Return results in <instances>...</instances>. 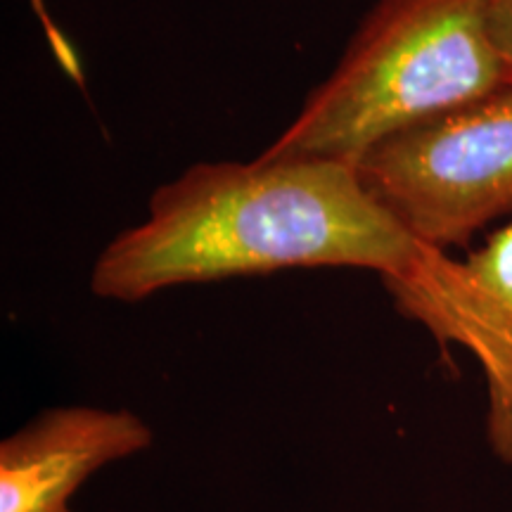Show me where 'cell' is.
Segmentation results:
<instances>
[{"label": "cell", "mask_w": 512, "mask_h": 512, "mask_svg": "<svg viewBox=\"0 0 512 512\" xmlns=\"http://www.w3.org/2000/svg\"><path fill=\"white\" fill-rule=\"evenodd\" d=\"M422 245L366 188L356 164L323 155L202 162L155 190L147 219L107 242L91 292L136 304L181 285L290 268L394 275Z\"/></svg>", "instance_id": "6da1fadb"}, {"label": "cell", "mask_w": 512, "mask_h": 512, "mask_svg": "<svg viewBox=\"0 0 512 512\" xmlns=\"http://www.w3.org/2000/svg\"><path fill=\"white\" fill-rule=\"evenodd\" d=\"M503 86L486 0H377L264 155L358 164L370 147Z\"/></svg>", "instance_id": "7a4b0ae2"}, {"label": "cell", "mask_w": 512, "mask_h": 512, "mask_svg": "<svg viewBox=\"0 0 512 512\" xmlns=\"http://www.w3.org/2000/svg\"><path fill=\"white\" fill-rule=\"evenodd\" d=\"M356 169L420 245L467 247L512 214V86L392 133Z\"/></svg>", "instance_id": "3957f363"}, {"label": "cell", "mask_w": 512, "mask_h": 512, "mask_svg": "<svg viewBox=\"0 0 512 512\" xmlns=\"http://www.w3.org/2000/svg\"><path fill=\"white\" fill-rule=\"evenodd\" d=\"M152 441L145 418L126 408H48L0 444V512H72L86 479Z\"/></svg>", "instance_id": "277c9868"}, {"label": "cell", "mask_w": 512, "mask_h": 512, "mask_svg": "<svg viewBox=\"0 0 512 512\" xmlns=\"http://www.w3.org/2000/svg\"><path fill=\"white\" fill-rule=\"evenodd\" d=\"M453 256L425 247L403 271L384 275L396 311L415 320L439 344L467 349L484 370L486 441L512 465V323L472 302L453 278Z\"/></svg>", "instance_id": "5b68a950"}, {"label": "cell", "mask_w": 512, "mask_h": 512, "mask_svg": "<svg viewBox=\"0 0 512 512\" xmlns=\"http://www.w3.org/2000/svg\"><path fill=\"white\" fill-rule=\"evenodd\" d=\"M458 273L486 309L512 320V223L467 259H458Z\"/></svg>", "instance_id": "8992f818"}, {"label": "cell", "mask_w": 512, "mask_h": 512, "mask_svg": "<svg viewBox=\"0 0 512 512\" xmlns=\"http://www.w3.org/2000/svg\"><path fill=\"white\" fill-rule=\"evenodd\" d=\"M486 27L501 67L503 86H512V0H486Z\"/></svg>", "instance_id": "52a82bcc"}]
</instances>
